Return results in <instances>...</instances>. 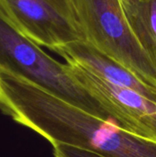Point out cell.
Segmentation results:
<instances>
[{
    "label": "cell",
    "instance_id": "6da1fadb",
    "mask_svg": "<svg viewBox=\"0 0 156 157\" xmlns=\"http://www.w3.org/2000/svg\"><path fill=\"white\" fill-rule=\"evenodd\" d=\"M0 110L51 143L106 157H156V143L111 120L92 115L52 93L0 69Z\"/></svg>",
    "mask_w": 156,
    "mask_h": 157
},
{
    "label": "cell",
    "instance_id": "7a4b0ae2",
    "mask_svg": "<svg viewBox=\"0 0 156 157\" xmlns=\"http://www.w3.org/2000/svg\"><path fill=\"white\" fill-rule=\"evenodd\" d=\"M0 69L34 84L70 104L103 120H109L101 105L87 93L62 63L24 35L0 11Z\"/></svg>",
    "mask_w": 156,
    "mask_h": 157
},
{
    "label": "cell",
    "instance_id": "3957f363",
    "mask_svg": "<svg viewBox=\"0 0 156 157\" xmlns=\"http://www.w3.org/2000/svg\"><path fill=\"white\" fill-rule=\"evenodd\" d=\"M86 41L156 88V67L135 38L121 0H73Z\"/></svg>",
    "mask_w": 156,
    "mask_h": 157
},
{
    "label": "cell",
    "instance_id": "277c9868",
    "mask_svg": "<svg viewBox=\"0 0 156 157\" xmlns=\"http://www.w3.org/2000/svg\"><path fill=\"white\" fill-rule=\"evenodd\" d=\"M0 11L24 35L52 52L86 41L73 0H0Z\"/></svg>",
    "mask_w": 156,
    "mask_h": 157
},
{
    "label": "cell",
    "instance_id": "5b68a950",
    "mask_svg": "<svg viewBox=\"0 0 156 157\" xmlns=\"http://www.w3.org/2000/svg\"><path fill=\"white\" fill-rule=\"evenodd\" d=\"M73 76L120 128L156 143V103L139 92L113 85L83 67L66 63Z\"/></svg>",
    "mask_w": 156,
    "mask_h": 157
},
{
    "label": "cell",
    "instance_id": "8992f818",
    "mask_svg": "<svg viewBox=\"0 0 156 157\" xmlns=\"http://www.w3.org/2000/svg\"><path fill=\"white\" fill-rule=\"evenodd\" d=\"M54 52L62 56L66 63H74L113 85L135 90L156 103V88L144 83L128 68L87 41L65 45L58 48Z\"/></svg>",
    "mask_w": 156,
    "mask_h": 157
},
{
    "label": "cell",
    "instance_id": "52a82bcc",
    "mask_svg": "<svg viewBox=\"0 0 156 157\" xmlns=\"http://www.w3.org/2000/svg\"><path fill=\"white\" fill-rule=\"evenodd\" d=\"M129 25L156 67V0H121Z\"/></svg>",
    "mask_w": 156,
    "mask_h": 157
},
{
    "label": "cell",
    "instance_id": "ba28073f",
    "mask_svg": "<svg viewBox=\"0 0 156 157\" xmlns=\"http://www.w3.org/2000/svg\"><path fill=\"white\" fill-rule=\"evenodd\" d=\"M52 149L54 157H106L91 150L65 144H54Z\"/></svg>",
    "mask_w": 156,
    "mask_h": 157
}]
</instances>
